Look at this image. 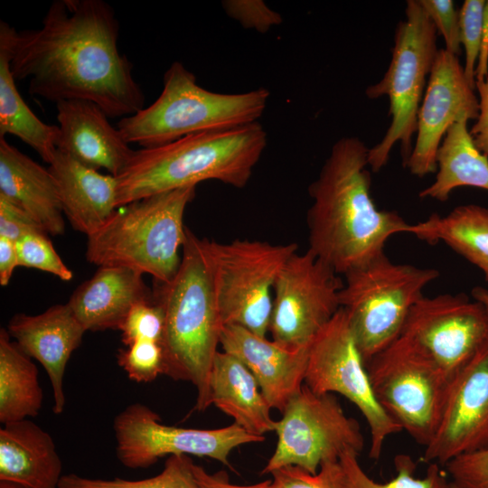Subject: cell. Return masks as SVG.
<instances>
[{"instance_id": "6da1fadb", "label": "cell", "mask_w": 488, "mask_h": 488, "mask_svg": "<svg viewBox=\"0 0 488 488\" xmlns=\"http://www.w3.org/2000/svg\"><path fill=\"white\" fill-rule=\"evenodd\" d=\"M118 35L115 12L102 0H55L39 29L18 32L0 22L11 71L15 80H29L31 95L88 100L108 117L135 115L145 105Z\"/></svg>"}, {"instance_id": "1f68e13d", "label": "cell", "mask_w": 488, "mask_h": 488, "mask_svg": "<svg viewBox=\"0 0 488 488\" xmlns=\"http://www.w3.org/2000/svg\"><path fill=\"white\" fill-rule=\"evenodd\" d=\"M48 235L42 230H34L15 242L19 266L36 268L70 281L73 273L59 256Z\"/></svg>"}, {"instance_id": "b9f144b4", "label": "cell", "mask_w": 488, "mask_h": 488, "mask_svg": "<svg viewBox=\"0 0 488 488\" xmlns=\"http://www.w3.org/2000/svg\"><path fill=\"white\" fill-rule=\"evenodd\" d=\"M199 488H267L269 480L253 484H235L229 481L224 472L210 474L200 465L193 464L192 466Z\"/></svg>"}, {"instance_id": "7402d4cb", "label": "cell", "mask_w": 488, "mask_h": 488, "mask_svg": "<svg viewBox=\"0 0 488 488\" xmlns=\"http://www.w3.org/2000/svg\"><path fill=\"white\" fill-rule=\"evenodd\" d=\"M64 216L87 237L99 230L118 208L117 179L84 166L56 151L49 164Z\"/></svg>"}, {"instance_id": "ba28073f", "label": "cell", "mask_w": 488, "mask_h": 488, "mask_svg": "<svg viewBox=\"0 0 488 488\" xmlns=\"http://www.w3.org/2000/svg\"><path fill=\"white\" fill-rule=\"evenodd\" d=\"M406 18L395 31L392 57L382 79L366 89L369 99L387 96L391 121L384 136L369 148L368 164L380 171L388 162L392 147L400 143L405 166L412 151V137L417 133L418 113L428 77L436 56L437 32L418 0H408Z\"/></svg>"}, {"instance_id": "f6af8a7d", "label": "cell", "mask_w": 488, "mask_h": 488, "mask_svg": "<svg viewBox=\"0 0 488 488\" xmlns=\"http://www.w3.org/2000/svg\"><path fill=\"white\" fill-rule=\"evenodd\" d=\"M471 296L480 302L488 312V289L480 286H474L472 289Z\"/></svg>"}, {"instance_id": "484cf974", "label": "cell", "mask_w": 488, "mask_h": 488, "mask_svg": "<svg viewBox=\"0 0 488 488\" xmlns=\"http://www.w3.org/2000/svg\"><path fill=\"white\" fill-rule=\"evenodd\" d=\"M406 233L430 244L443 242L478 267L488 283V207L465 204L446 215L432 213Z\"/></svg>"}, {"instance_id": "ffe728a7", "label": "cell", "mask_w": 488, "mask_h": 488, "mask_svg": "<svg viewBox=\"0 0 488 488\" xmlns=\"http://www.w3.org/2000/svg\"><path fill=\"white\" fill-rule=\"evenodd\" d=\"M59 122L57 150L94 170L105 169L117 176L130 160L133 150L107 114L88 100L56 103Z\"/></svg>"}, {"instance_id": "d590c367", "label": "cell", "mask_w": 488, "mask_h": 488, "mask_svg": "<svg viewBox=\"0 0 488 488\" xmlns=\"http://www.w3.org/2000/svg\"><path fill=\"white\" fill-rule=\"evenodd\" d=\"M270 474L267 488H342L339 459L323 463L316 474L296 465H286Z\"/></svg>"}, {"instance_id": "5bb4252c", "label": "cell", "mask_w": 488, "mask_h": 488, "mask_svg": "<svg viewBox=\"0 0 488 488\" xmlns=\"http://www.w3.org/2000/svg\"><path fill=\"white\" fill-rule=\"evenodd\" d=\"M343 281L307 249L294 253L281 268L273 290L269 332L283 347H308L339 311Z\"/></svg>"}, {"instance_id": "9c48e42d", "label": "cell", "mask_w": 488, "mask_h": 488, "mask_svg": "<svg viewBox=\"0 0 488 488\" xmlns=\"http://www.w3.org/2000/svg\"><path fill=\"white\" fill-rule=\"evenodd\" d=\"M375 399L418 444L427 446L443 412L449 380L417 344L399 335L366 364Z\"/></svg>"}, {"instance_id": "f1b7e54d", "label": "cell", "mask_w": 488, "mask_h": 488, "mask_svg": "<svg viewBox=\"0 0 488 488\" xmlns=\"http://www.w3.org/2000/svg\"><path fill=\"white\" fill-rule=\"evenodd\" d=\"M12 135L34 149L48 164L57 151L59 127L42 122L20 95L10 69V54L0 39V136Z\"/></svg>"}, {"instance_id": "74e56055", "label": "cell", "mask_w": 488, "mask_h": 488, "mask_svg": "<svg viewBox=\"0 0 488 488\" xmlns=\"http://www.w3.org/2000/svg\"><path fill=\"white\" fill-rule=\"evenodd\" d=\"M221 5L225 13L244 28L261 33L282 23V16L261 0H226Z\"/></svg>"}, {"instance_id": "f546056e", "label": "cell", "mask_w": 488, "mask_h": 488, "mask_svg": "<svg viewBox=\"0 0 488 488\" xmlns=\"http://www.w3.org/2000/svg\"><path fill=\"white\" fill-rule=\"evenodd\" d=\"M358 455L346 451L339 458L342 488H449L446 470L436 463L429 464L422 478L415 476L416 464L408 455L395 456L396 475L386 483L372 480L361 466Z\"/></svg>"}, {"instance_id": "7c38bea8", "label": "cell", "mask_w": 488, "mask_h": 488, "mask_svg": "<svg viewBox=\"0 0 488 488\" xmlns=\"http://www.w3.org/2000/svg\"><path fill=\"white\" fill-rule=\"evenodd\" d=\"M305 384L314 393H338L354 404L371 432L369 456L380 458L386 439L402 431L380 407L365 362L340 308L309 346Z\"/></svg>"}, {"instance_id": "ab89813d", "label": "cell", "mask_w": 488, "mask_h": 488, "mask_svg": "<svg viewBox=\"0 0 488 488\" xmlns=\"http://www.w3.org/2000/svg\"><path fill=\"white\" fill-rule=\"evenodd\" d=\"M39 230L42 229L29 214L0 195L1 237L16 242L23 235Z\"/></svg>"}, {"instance_id": "f35d334b", "label": "cell", "mask_w": 488, "mask_h": 488, "mask_svg": "<svg viewBox=\"0 0 488 488\" xmlns=\"http://www.w3.org/2000/svg\"><path fill=\"white\" fill-rule=\"evenodd\" d=\"M435 25L437 33L444 38L445 49L456 56L461 50L459 35V12L452 0H418Z\"/></svg>"}, {"instance_id": "9a60e30c", "label": "cell", "mask_w": 488, "mask_h": 488, "mask_svg": "<svg viewBox=\"0 0 488 488\" xmlns=\"http://www.w3.org/2000/svg\"><path fill=\"white\" fill-rule=\"evenodd\" d=\"M400 335L423 350L450 381L488 339V312L464 293L424 296Z\"/></svg>"}, {"instance_id": "30bf717a", "label": "cell", "mask_w": 488, "mask_h": 488, "mask_svg": "<svg viewBox=\"0 0 488 488\" xmlns=\"http://www.w3.org/2000/svg\"><path fill=\"white\" fill-rule=\"evenodd\" d=\"M210 250L223 325L235 324L266 337L277 277L297 251V245L250 239L210 240Z\"/></svg>"}, {"instance_id": "836d02e7", "label": "cell", "mask_w": 488, "mask_h": 488, "mask_svg": "<svg viewBox=\"0 0 488 488\" xmlns=\"http://www.w3.org/2000/svg\"><path fill=\"white\" fill-rule=\"evenodd\" d=\"M117 358L118 365L136 382L148 383L164 374V351L158 342H136L120 349Z\"/></svg>"}, {"instance_id": "ee69618b", "label": "cell", "mask_w": 488, "mask_h": 488, "mask_svg": "<svg viewBox=\"0 0 488 488\" xmlns=\"http://www.w3.org/2000/svg\"><path fill=\"white\" fill-rule=\"evenodd\" d=\"M474 77L475 82L483 81L488 77V0L483 9L481 47Z\"/></svg>"}, {"instance_id": "603a6c76", "label": "cell", "mask_w": 488, "mask_h": 488, "mask_svg": "<svg viewBox=\"0 0 488 488\" xmlns=\"http://www.w3.org/2000/svg\"><path fill=\"white\" fill-rule=\"evenodd\" d=\"M0 195L29 214L49 235L65 231L56 182L44 168L0 136Z\"/></svg>"}, {"instance_id": "7bdbcfd3", "label": "cell", "mask_w": 488, "mask_h": 488, "mask_svg": "<svg viewBox=\"0 0 488 488\" xmlns=\"http://www.w3.org/2000/svg\"><path fill=\"white\" fill-rule=\"evenodd\" d=\"M19 266L15 242L0 236V284H9L14 270Z\"/></svg>"}, {"instance_id": "8fae6325", "label": "cell", "mask_w": 488, "mask_h": 488, "mask_svg": "<svg viewBox=\"0 0 488 488\" xmlns=\"http://www.w3.org/2000/svg\"><path fill=\"white\" fill-rule=\"evenodd\" d=\"M277 421L276 449L262 474L296 465L316 474L327 461L338 460L346 451L360 455L364 437L360 424L348 417L333 394H317L305 383Z\"/></svg>"}, {"instance_id": "e575fe53", "label": "cell", "mask_w": 488, "mask_h": 488, "mask_svg": "<svg viewBox=\"0 0 488 488\" xmlns=\"http://www.w3.org/2000/svg\"><path fill=\"white\" fill-rule=\"evenodd\" d=\"M485 0H465L459 11L460 43L465 49L464 71L475 89V68L479 57Z\"/></svg>"}, {"instance_id": "60d3db41", "label": "cell", "mask_w": 488, "mask_h": 488, "mask_svg": "<svg viewBox=\"0 0 488 488\" xmlns=\"http://www.w3.org/2000/svg\"><path fill=\"white\" fill-rule=\"evenodd\" d=\"M475 89L479 95V114L469 131L477 149L488 155V77L476 81Z\"/></svg>"}, {"instance_id": "5b68a950", "label": "cell", "mask_w": 488, "mask_h": 488, "mask_svg": "<svg viewBox=\"0 0 488 488\" xmlns=\"http://www.w3.org/2000/svg\"><path fill=\"white\" fill-rule=\"evenodd\" d=\"M195 188L157 193L117 208L88 237L87 260L149 274L159 284L172 280L182 261L187 228L183 217Z\"/></svg>"}, {"instance_id": "d6986e66", "label": "cell", "mask_w": 488, "mask_h": 488, "mask_svg": "<svg viewBox=\"0 0 488 488\" xmlns=\"http://www.w3.org/2000/svg\"><path fill=\"white\" fill-rule=\"evenodd\" d=\"M220 344L255 377L271 408L281 413L305 383L309 346L291 350L235 325H223Z\"/></svg>"}, {"instance_id": "bcb514c9", "label": "cell", "mask_w": 488, "mask_h": 488, "mask_svg": "<svg viewBox=\"0 0 488 488\" xmlns=\"http://www.w3.org/2000/svg\"><path fill=\"white\" fill-rule=\"evenodd\" d=\"M0 488H23L20 485L8 482H0Z\"/></svg>"}, {"instance_id": "4dcf8cb0", "label": "cell", "mask_w": 488, "mask_h": 488, "mask_svg": "<svg viewBox=\"0 0 488 488\" xmlns=\"http://www.w3.org/2000/svg\"><path fill=\"white\" fill-rule=\"evenodd\" d=\"M192 466L189 455H175L168 456L163 471L153 477L101 479L69 474L62 475L58 488H199Z\"/></svg>"}, {"instance_id": "7dc6e473", "label": "cell", "mask_w": 488, "mask_h": 488, "mask_svg": "<svg viewBox=\"0 0 488 488\" xmlns=\"http://www.w3.org/2000/svg\"><path fill=\"white\" fill-rule=\"evenodd\" d=\"M449 488H461V487H459L456 484H455L454 483L450 482V487Z\"/></svg>"}, {"instance_id": "4316f807", "label": "cell", "mask_w": 488, "mask_h": 488, "mask_svg": "<svg viewBox=\"0 0 488 488\" xmlns=\"http://www.w3.org/2000/svg\"><path fill=\"white\" fill-rule=\"evenodd\" d=\"M467 123L461 119L447 129L436 152V179L419 192L420 198L446 202L464 186L488 191V155L475 146Z\"/></svg>"}, {"instance_id": "e0dca14e", "label": "cell", "mask_w": 488, "mask_h": 488, "mask_svg": "<svg viewBox=\"0 0 488 488\" xmlns=\"http://www.w3.org/2000/svg\"><path fill=\"white\" fill-rule=\"evenodd\" d=\"M479 100L458 56L438 49L418 113L417 138L405 165L419 178L436 172V152L447 131L461 119H476Z\"/></svg>"}, {"instance_id": "44dd1931", "label": "cell", "mask_w": 488, "mask_h": 488, "mask_svg": "<svg viewBox=\"0 0 488 488\" xmlns=\"http://www.w3.org/2000/svg\"><path fill=\"white\" fill-rule=\"evenodd\" d=\"M154 300L143 274L118 266H101L73 292L68 305L86 331L118 330L137 303Z\"/></svg>"}, {"instance_id": "ac0fdd59", "label": "cell", "mask_w": 488, "mask_h": 488, "mask_svg": "<svg viewBox=\"0 0 488 488\" xmlns=\"http://www.w3.org/2000/svg\"><path fill=\"white\" fill-rule=\"evenodd\" d=\"M7 332L19 347L45 370L52 390L54 414L65 408L63 379L72 352L87 332L68 304L54 305L39 314H16Z\"/></svg>"}, {"instance_id": "8d00e7d4", "label": "cell", "mask_w": 488, "mask_h": 488, "mask_svg": "<svg viewBox=\"0 0 488 488\" xmlns=\"http://www.w3.org/2000/svg\"><path fill=\"white\" fill-rule=\"evenodd\" d=\"M444 467L451 482L461 488H488V446L461 455Z\"/></svg>"}, {"instance_id": "cb8c5ba5", "label": "cell", "mask_w": 488, "mask_h": 488, "mask_svg": "<svg viewBox=\"0 0 488 488\" xmlns=\"http://www.w3.org/2000/svg\"><path fill=\"white\" fill-rule=\"evenodd\" d=\"M62 462L51 435L29 418L0 428V482L58 488Z\"/></svg>"}, {"instance_id": "3957f363", "label": "cell", "mask_w": 488, "mask_h": 488, "mask_svg": "<svg viewBox=\"0 0 488 488\" xmlns=\"http://www.w3.org/2000/svg\"><path fill=\"white\" fill-rule=\"evenodd\" d=\"M267 144L258 122L190 135L171 143L135 150L115 176L118 208L140 199L208 180L245 187Z\"/></svg>"}, {"instance_id": "8992f818", "label": "cell", "mask_w": 488, "mask_h": 488, "mask_svg": "<svg viewBox=\"0 0 488 488\" xmlns=\"http://www.w3.org/2000/svg\"><path fill=\"white\" fill-rule=\"evenodd\" d=\"M163 83L155 102L117 122L129 145L155 147L197 133L256 123L270 96L265 88L233 94L210 91L199 86L194 74L180 61L166 70Z\"/></svg>"}, {"instance_id": "4fadbf2b", "label": "cell", "mask_w": 488, "mask_h": 488, "mask_svg": "<svg viewBox=\"0 0 488 488\" xmlns=\"http://www.w3.org/2000/svg\"><path fill=\"white\" fill-rule=\"evenodd\" d=\"M116 454L130 469L146 468L165 455L209 457L230 466L229 456L239 446L263 442L265 436L247 432L237 424L197 429L169 426L142 403H133L114 418Z\"/></svg>"}, {"instance_id": "277c9868", "label": "cell", "mask_w": 488, "mask_h": 488, "mask_svg": "<svg viewBox=\"0 0 488 488\" xmlns=\"http://www.w3.org/2000/svg\"><path fill=\"white\" fill-rule=\"evenodd\" d=\"M154 298L164 308V374L196 388V408L211 405L209 380L223 324L214 286L210 240L186 228L182 261L167 283H156Z\"/></svg>"}, {"instance_id": "2e32d148", "label": "cell", "mask_w": 488, "mask_h": 488, "mask_svg": "<svg viewBox=\"0 0 488 488\" xmlns=\"http://www.w3.org/2000/svg\"><path fill=\"white\" fill-rule=\"evenodd\" d=\"M488 446V339L451 379L436 431L422 461L445 466Z\"/></svg>"}, {"instance_id": "d6a6232c", "label": "cell", "mask_w": 488, "mask_h": 488, "mask_svg": "<svg viewBox=\"0 0 488 488\" xmlns=\"http://www.w3.org/2000/svg\"><path fill=\"white\" fill-rule=\"evenodd\" d=\"M165 317L164 308L156 300L136 304L128 312L118 330L122 342L128 346L138 341H154L162 344Z\"/></svg>"}, {"instance_id": "83f0119b", "label": "cell", "mask_w": 488, "mask_h": 488, "mask_svg": "<svg viewBox=\"0 0 488 488\" xmlns=\"http://www.w3.org/2000/svg\"><path fill=\"white\" fill-rule=\"evenodd\" d=\"M43 393L32 358L0 330V422L4 425L36 417Z\"/></svg>"}, {"instance_id": "d4e9b609", "label": "cell", "mask_w": 488, "mask_h": 488, "mask_svg": "<svg viewBox=\"0 0 488 488\" xmlns=\"http://www.w3.org/2000/svg\"><path fill=\"white\" fill-rule=\"evenodd\" d=\"M211 402L247 432L264 436L275 431L271 407L250 371L225 352L216 353L209 380Z\"/></svg>"}, {"instance_id": "52a82bcc", "label": "cell", "mask_w": 488, "mask_h": 488, "mask_svg": "<svg viewBox=\"0 0 488 488\" xmlns=\"http://www.w3.org/2000/svg\"><path fill=\"white\" fill-rule=\"evenodd\" d=\"M439 275L436 268L395 263L385 252L343 275L340 307L365 364L401 334L411 308Z\"/></svg>"}, {"instance_id": "7a4b0ae2", "label": "cell", "mask_w": 488, "mask_h": 488, "mask_svg": "<svg viewBox=\"0 0 488 488\" xmlns=\"http://www.w3.org/2000/svg\"><path fill=\"white\" fill-rule=\"evenodd\" d=\"M368 153L358 137L339 139L308 188V249L338 275L384 253L388 239L409 226L397 211L374 203Z\"/></svg>"}]
</instances>
